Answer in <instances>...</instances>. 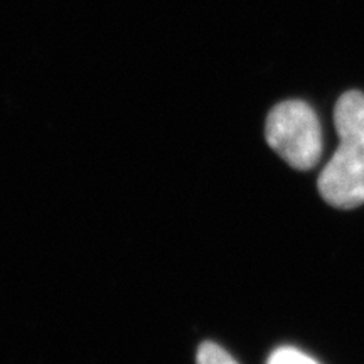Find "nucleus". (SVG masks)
<instances>
[{
  "instance_id": "nucleus-1",
  "label": "nucleus",
  "mask_w": 364,
  "mask_h": 364,
  "mask_svg": "<svg viewBox=\"0 0 364 364\" xmlns=\"http://www.w3.org/2000/svg\"><path fill=\"white\" fill-rule=\"evenodd\" d=\"M334 122L339 145L318 177V193L331 206L353 209L364 204V95L344 93Z\"/></svg>"
},
{
  "instance_id": "nucleus-2",
  "label": "nucleus",
  "mask_w": 364,
  "mask_h": 364,
  "mask_svg": "<svg viewBox=\"0 0 364 364\" xmlns=\"http://www.w3.org/2000/svg\"><path fill=\"white\" fill-rule=\"evenodd\" d=\"M265 136L270 147L299 171L312 169L322 154V130L311 105L289 100L268 113Z\"/></svg>"
},
{
  "instance_id": "nucleus-3",
  "label": "nucleus",
  "mask_w": 364,
  "mask_h": 364,
  "mask_svg": "<svg viewBox=\"0 0 364 364\" xmlns=\"http://www.w3.org/2000/svg\"><path fill=\"white\" fill-rule=\"evenodd\" d=\"M196 364H238L230 353L215 343H204L199 346Z\"/></svg>"
},
{
  "instance_id": "nucleus-4",
  "label": "nucleus",
  "mask_w": 364,
  "mask_h": 364,
  "mask_svg": "<svg viewBox=\"0 0 364 364\" xmlns=\"http://www.w3.org/2000/svg\"><path fill=\"white\" fill-rule=\"evenodd\" d=\"M268 364H318L311 356L295 348H280L272 354Z\"/></svg>"
}]
</instances>
